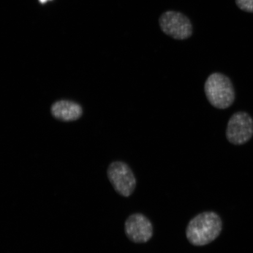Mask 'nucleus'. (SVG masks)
<instances>
[{"label": "nucleus", "mask_w": 253, "mask_h": 253, "mask_svg": "<svg viewBox=\"0 0 253 253\" xmlns=\"http://www.w3.org/2000/svg\"><path fill=\"white\" fill-rule=\"evenodd\" d=\"M222 226V221L219 215L213 211H205L189 221L186 236L192 245L204 246L219 237Z\"/></svg>", "instance_id": "nucleus-1"}, {"label": "nucleus", "mask_w": 253, "mask_h": 253, "mask_svg": "<svg viewBox=\"0 0 253 253\" xmlns=\"http://www.w3.org/2000/svg\"><path fill=\"white\" fill-rule=\"evenodd\" d=\"M236 5L242 11L253 12V0H235Z\"/></svg>", "instance_id": "nucleus-8"}, {"label": "nucleus", "mask_w": 253, "mask_h": 253, "mask_svg": "<svg viewBox=\"0 0 253 253\" xmlns=\"http://www.w3.org/2000/svg\"><path fill=\"white\" fill-rule=\"evenodd\" d=\"M107 176L115 191L124 197H128L136 187V178L127 164L115 161L107 169Z\"/></svg>", "instance_id": "nucleus-4"}, {"label": "nucleus", "mask_w": 253, "mask_h": 253, "mask_svg": "<svg viewBox=\"0 0 253 253\" xmlns=\"http://www.w3.org/2000/svg\"><path fill=\"white\" fill-rule=\"evenodd\" d=\"M47 1H48V0H40V1L41 3H45V2H46Z\"/></svg>", "instance_id": "nucleus-9"}, {"label": "nucleus", "mask_w": 253, "mask_h": 253, "mask_svg": "<svg viewBox=\"0 0 253 253\" xmlns=\"http://www.w3.org/2000/svg\"><path fill=\"white\" fill-rule=\"evenodd\" d=\"M204 90L209 102L215 108L226 109L235 102V91L232 82L221 73L214 72L209 76Z\"/></svg>", "instance_id": "nucleus-2"}, {"label": "nucleus", "mask_w": 253, "mask_h": 253, "mask_svg": "<svg viewBox=\"0 0 253 253\" xmlns=\"http://www.w3.org/2000/svg\"><path fill=\"white\" fill-rule=\"evenodd\" d=\"M126 237L135 243H145L153 236V227L151 221L141 213L130 215L125 226Z\"/></svg>", "instance_id": "nucleus-6"}, {"label": "nucleus", "mask_w": 253, "mask_h": 253, "mask_svg": "<svg viewBox=\"0 0 253 253\" xmlns=\"http://www.w3.org/2000/svg\"><path fill=\"white\" fill-rule=\"evenodd\" d=\"M51 114L62 122L75 121L81 118L83 110L80 104L68 100L57 101L52 104Z\"/></svg>", "instance_id": "nucleus-7"}, {"label": "nucleus", "mask_w": 253, "mask_h": 253, "mask_svg": "<svg viewBox=\"0 0 253 253\" xmlns=\"http://www.w3.org/2000/svg\"><path fill=\"white\" fill-rule=\"evenodd\" d=\"M226 135L231 144H245L253 135V120L248 113L239 112L231 116L227 123Z\"/></svg>", "instance_id": "nucleus-5"}, {"label": "nucleus", "mask_w": 253, "mask_h": 253, "mask_svg": "<svg viewBox=\"0 0 253 253\" xmlns=\"http://www.w3.org/2000/svg\"><path fill=\"white\" fill-rule=\"evenodd\" d=\"M161 31L176 40H185L192 36L193 27L191 21L180 12L167 11L160 16Z\"/></svg>", "instance_id": "nucleus-3"}]
</instances>
